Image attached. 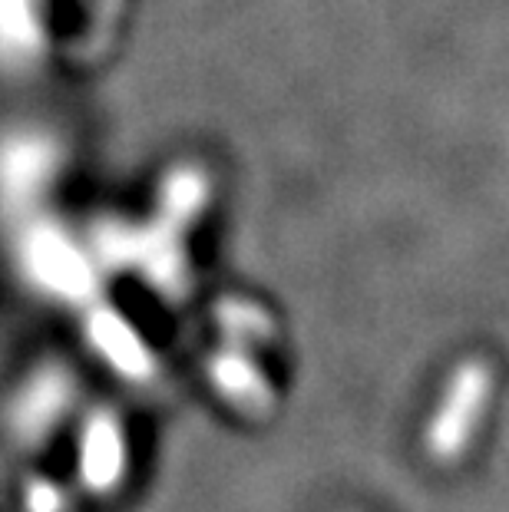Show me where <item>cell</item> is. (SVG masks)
I'll use <instances>...</instances> for the list:
<instances>
[{
  "label": "cell",
  "instance_id": "obj_1",
  "mask_svg": "<svg viewBox=\"0 0 509 512\" xmlns=\"http://www.w3.org/2000/svg\"><path fill=\"white\" fill-rule=\"evenodd\" d=\"M486 400H490V374L480 364L463 367L453 380L447 400L440 403L437 420L430 427L427 446L437 460H457L467 450L476 423H480Z\"/></svg>",
  "mask_w": 509,
  "mask_h": 512
},
{
  "label": "cell",
  "instance_id": "obj_2",
  "mask_svg": "<svg viewBox=\"0 0 509 512\" xmlns=\"http://www.w3.org/2000/svg\"><path fill=\"white\" fill-rule=\"evenodd\" d=\"M126 473V450L123 437L110 420H96L86 433L83 456H80V476L86 489L93 493H113L119 479Z\"/></svg>",
  "mask_w": 509,
  "mask_h": 512
},
{
  "label": "cell",
  "instance_id": "obj_3",
  "mask_svg": "<svg viewBox=\"0 0 509 512\" xmlns=\"http://www.w3.org/2000/svg\"><path fill=\"white\" fill-rule=\"evenodd\" d=\"M67 509V496L53 483H34L27 489V512H63Z\"/></svg>",
  "mask_w": 509,
  "mask_h": 512
}]
</instances>
